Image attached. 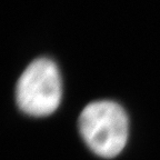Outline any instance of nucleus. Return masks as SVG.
<instances>
[{
    "mask_svg": "<svg viewBox=\"0 0 160 160\" xmlns=\"http://www.w3.org/2000/svg\"><path fill=\"white\" fill-rule=\"evenodd\" d=\"M61 97L62 83L59 69L48 58L33 60L18 80V107L29 116L51 115L59 107Z\"/></svg>",
    "mask_w": 160,
    "mask_h": 160,
    "instance_id": "2",
    "label": "nucleus"
},
{
    "mask_svg": "<svg viewBox=\"0 0 160 160\" xmlns=\"http://www.w3.org/2000/svg\"><path fill=\"white\" fill-rule=\"evenodd\" d=\"M79 130L91 151L101 158H115L126 147L129 120L123 108L115 101L99 100L83 108Z\"/></svg>",
    "mask_w": 160,
    "mask_h": 160,
    "instance_id": "1",
    "label": "nucleus"
}]
</instances>
